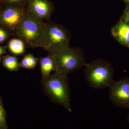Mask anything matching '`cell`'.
<instances>
[{"mask_svg":"<svg viewBox=\"0 0 129 129\" xmlns=\"http://www.w3.org/2000/svg\"><path fill=\"white\" fill-rule=\"evenodd\" d=\"M85 78L89 85L95 89L110 88L115 81L113 80L114 70L112 64L106 60L96 59L85 63Z\"/></svg>","mask_w":129,"mask_h":129,"instance_id":"1","label":"cell"},{"mask_svg":"<svg viewBox=\"0 0 129 129\" xmlns=\"http://www.w3.org/2000/svg\"><path fill=\"white\" fill-rule=\"evenodd\" d=\"M70 40L68 29L50 20L46 23L39 47L44 48L49 53H55L70 47Z\"/></svg>","mask_w":129,"mask_h":129,"instance_id":"2","label":"cell"},{"mask_svg":"<svg viewBox=\"0 0 129 129\" xmlns=\"http://www.w3.org/2000/svg\"><path fill=\"white\" fill-rule=\"evenodd\" d=\"M42 83L46 92L54 102L72 112L68 75L55 72Z\"/></svg>","mask_w":129,"mask_h":129,"instance_id":"3","label":"cell"},{"mask_svg":"<svg viewBox=\"0 0 129 129\" xmlns=\"http://www.w3.org/2000/svg\"><path fill=\"white\" fill-rule=\"evenodd\" d=\"M46 23L27 11L15 33L28 46L34 48L39 47Z\"/></svg>","mask_w":129,"mask_h":129,"instance_id":"4","label":"cell"},{"mask_svg":"<svg viewBox=\"0 0 129 129\" xmlns=\"http://www.w3.org/2000/svg\"><path fill=\"white\" fill-rule=\"evenodd\" d=\"M56 63L55 72L67 75L80 69L84 66L85 58L83 51L79 47H68L52 53Z\"/></svg>","mask_w":129,"mask_h":129,"instance_id":"5","label":"cell"},{"mask_svg":"<svg viewBox=\"0 0 129 129\" xmlns=\"http://www.w3.org/2000/svg\"><path fill=\"white\" fill-rule=\"evenodd\" d=\"M27 11L26 7L16 6H6L0 14V25L15 33L23 20Z\"/></svg>","mask_w":129,"mask_h":129,"instance_id":"6","label":"cell"},{"mask_svg":"<svg viewBox=\"0 0 129 129\" xmlns=\"http://www.w3.org/2000/svg\"><path fill=\"white\" fill-rule=\"evenodd\" d=\"M109 97L114 106L129 110V77L115 81L109 88Z\"/></svg>","mask_w":129,"mask_h":129,"instance_id":"7","label":"cell"},{"mask_svg":"<svg viewBox=\"0 0 129 129\" xmlns=\"http://www.w3.org/2000/svg\"><path fill=\"white\" fill-rule=\"evenodd\" d=\"M25 7L28 12L37 18L47 22L50 21L54 10L50 0H28Z\"/></svg>","mask_w":129,"mask_h":129,"instance_id":"8","label":"cell"},{"mask_svg":"<svg viewBox=\"0 0 129 129\" xmlns=\"http://www.w3.org/2000/svg\"><path fill=\"white\" fill-rule=\"evenodd\" d=\"M113 37L120 44L129 48V25L120 19L111 28Z\"/></svg>","mask_w":129,"mask_h":129,"instance_id":"9","label":"cell"},{"mask_svg":"<svg viewBox=\"0 0 129 129\" xmlns=\"http://www.w3.org/2000/svg\"><path fill=\"white\" fill-rule=\"evenodd\" d=\"M40 62L42 76L41 82L43 83L50 76L51 72L55 71V61L52 54L49 53L46 57L41 58Z\"/></svg>","mask_w":129,"mask_h":129,"instance_id":"10","label":"cell"},{"mask_svg":"<svg viewBox=\"0 0 129 129\" xmlns=\"http://www.w3.org/2000/svg\"><path fill=\"white\" fill-rule=\"evenodd\" d=\"M25 45L24 42L19 38L13 39L8 42L7 47L12 54L19 55L23 54L25 52Z\"/></svg>","mask_w":129,"mask_h":129,"instance_id":"11","label":"cell"},{"mask_svg":"<svg viewBox=\"0 0 129 129\" xmlns=\"http://www.w3.org/2000/svg\"><path fill=\"white\" fill-rule=\"evenodd\" d=\"M3 66L11 72H17L20 68L18 58L14 56L7 55L2 57Z\"/></svg>","mask_w":129,"mask_h":129,"instance_id":"12","label":"cell"},{"mask_svg":"<svg viewBox=\"0 0 129 129\" xmlns=\"http://www.w3.org/2000/svg\"><path fill=\"white\" fill-rule=\"evenodd\" d=\"M6 116L2 98L0 95V129H7L8 128L7 123Z\"/></svg>","mask_w":129,"mask_h":129,"instance_id":"13","label":"cell"},{"mask_svg":"<svg viewBox=\"0 0 129 129\" xmlns=\"http://www.w3.org/2000/svg\"><path fill=\"white\" fill-rule=\"evenodd\" d=\"M28 0H0V3L6 6H16L26 7Z\"/></svg>","mask_w":129,"mask_h":129,"instance_id":"14","label":"cell"},{"mask_svg":"<svg viewBox=\"0 0 129 129\" xmlns=\"http://www.w3.org/2000/svg\"><path fill=\"white\" fill-rule=\"evenodd\" d=\"M12 35V33L3 26H0V44L5 42Z\"/></svg>","mask_w":129,"mask_h":129,"instance_id":"15","label":"cell"},{"mask_svg":"<svg viewBox=\"0 0 129 129\" xmlns=\"http://www.w3.org/2000/svg\"><path fill=\"white\" fill-rule=\"evenodd\" d=\"M19 66L21 68L27 69H30V62L28 54L24 56L21 62L19 63Z\"/></svg>","mask_w":129,"mask_h":129,"instance_id":"16","label":"cell"},{"mask_svg":"<svg viewBox=\"0 0 129 129\" xmlns=\"http://www.w3.org/2000/svg\"><path fill=\"white\" fill-rule=\"evenodd\" d=\"M29 58V62H30V69H33L34 68L38 61V59L37 58L35 57L33 54H28Z\"/></svg>","mask_w":129,"mask_h":129,"instance_id":"17","label":"cell"},{"mask_svg":"<svg viewBox=\"0 0 129 129\" xmlns=\"http://www.w3.org/2000/svg\"><path fill=\"white\" fill-rule=\"evenodd\" d=\"M120 19L129 25V7H126Z\"/></svg>","mask_w":129,"mask_h":129,"instance_id":"18","label":"cell"},{"mask_svg":"<svg viewBox=\"0 0 129 129\" xmlns=\"http://www.w3.org/2000/svg\"><path fill=\"white\" fill-rule=\"evenodd\" d=\"M6 46H0V56L6 53Z\"/></svg>","mask_w":129,"mask_h":129,"instance_id":"19","label":"cell"},{"mask_svg":"<svg viewBox=\"0 0 129 129\" xmlns=\"http://www.w3.org/2000/svg\"><path fill=\"white\" fill-rule=\"evenodd\" d=\"M126 4V6L129 7V0H123Z\"/></svg>","mask_w":129,"mask_h":129,"instance_id":"20","label":"cell"},{"mask_svg":"<svg viewBox=\"0 0 129 129\" xmlns=\"http://www.w3.org/2000/svg\"><path fill=\"white\" fill-rule=\"evenodd\" d=\"M3 8L1 6V3H0V14H1V13L2 11Z\"/></svg>","mask_w":129,"mask_h":129,"instance_id":"21","label":"cell"},{"mask_svg":"<svg viewBox=\"0 0 129 129\" xmlns=\"http://www.w3.org/2000/svg\"><path fill=\"white\" fill-rule=\"evenodd\" d=\"M127 122H128V123L129 124V113L128 114V116H127Z\"/></svg>","mask_w":129,"mask_h":129,"instance_id":"22","label":"cell"},{"mask_svg":"<svg viewBox=\"0 0 129 129\" xmlns=\"http://www.w3.org/2000/svg\"><path fill=\"white\" fill-rule=\"evenodd\" d=\"M2 59V57L0 56V62H1V61Z\"/></svg>","mask_w":129,"mask_h":129,"instance_id":"23","label":"cell"}]
</instances>
